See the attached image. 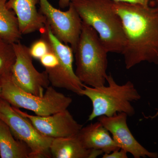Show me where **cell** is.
<instances>
[{
  "label": "cell",
  "mask_w": 158,
  "mask_h": 158,
  "mask_svg": "<svg viewBox=\"0 0 158 158\" xmlns=\"http://www.w3.org/2000/svg\"><path fill=\"white\" fill-rule=\"evenodd\" d=\"M125 37L121 54L127 69L143 62L158 64V4L153 6L113 2Z\"/></svg>",
  "instance_id": "cell-1"
},
{
  "label": "cell",
  "mask_w": 158,
  "mask_h": 158,
  "mask_svg": "<svg viewBox=\"0 0 158 158\" xmlns=\"http://www.w3.org/2000/svg\"><path fill=\"white\" fill-rule=\"evenodd\" d=\"M73 6L83 22L98 34L108 52L121 54L125 37L121 19L111 0H72Z\"/></svg>",
  "instance_id": "cell-2"
},
{
  "label": "cell",
  "mask_w": 158,
  "mask_h": 158,
  "mask_svg": "<svg viewBox=\"0 0 158 158\" xmlns=\"http://www.w3.org/2000/svg\"><path fill=\"white\" fill-rule=\"evenodd\" d=\"M108 53L96 31L82 21L81 31L74 54L75 72L83 84L92 87L105 85L108 75Z\"/></svg>",
  "instance_id": "cell-3"
},
{
  "label": "cell",
  "mask_w": 158,
  "mask_h": 158,
  "mask_svg": "<svg viewBox=\"0 0 158 158\" xmlns=\"http://www.w3.org/2000/svg\"><path fill=\"white\" fill-rule=\"evenodd\" d=\"M106 81L108 86L92 87L84 85L81 91L80 95L87 97L92 102L93 108L88 121L117 113H125L128 116L135 115V108L131 103L139 100L141 96L132 82L128 81L124 85H118L111 74Z\"/></svg>",
  "instance_id": "cell-4"
},
{
  "label": "cell",
  "mask_w": 158,
  "mask_h": 158,
  "mask_svg": "<svg viewBox=\"0 0 158 158\" xmlns=\"http://www.w3.org/2000/svg\"><path fill=\"white\" fill-rule=\"evenodd\" d=\"M1 98L14 107L30 110L37 116H50L66 110L73 102L70 97L57 91L52 86L46 89L43 96L27 93L15 83L11 74L1 77Z\"/></svg>",
  "instance_id": "cell-5"
},
{
  "label": "cell",
  "mask_w": 158,
  "mask_h": 158,
  "mask_svg": "<svg viewBox=\"0 0 158 158\" xmlns=\"http://www.w3.org/2000/svg\"><path fill=\"white\" fill-rule=\"evenodd\" d=\"M0 119L8 126L13 135L31 149V158H50V147L53 138L43 135L27 118L14 107L0 98Z\"/></svg>",
  "instance_id": "cell-6"
},
{
  "label": "cell",
  "mask_w": 158,
  "mask_h": 158,
  "mask_svg": "<svg viewBox=\"0 0 158 158\" xmlns=\"http://www.w3.org/2000/svg\"><path fill=\"white\" fill-rule=\"evenodd\" d=\"M40 32L58 58V65L52 69L45 71L50 84L54 88H63L80 95L84 84L79 80L74 70L73 49L54 35L47 22L44 29Z\"/></svg>",
  "instance_id": "cell-7"
},
{
  "label": "cell",
  "mask_w": 158,
  "mask_h": 158,
  "mask_svg": "<svg viewBox=\"0 0 158 158\" xmlns=\"http://www.w3.org/2000/svg\"><path fill=\"white\" fill-rule=\"evenodd\" d=\"M40 12L45 17L54 35L61 42L70 46L74 53L81 31L82 21L70 3L68 10L61 11L48 0H39Z\"/></svg>",
  "instance_id": "cell-8"
},
{
  "label": "cell",
  "mask_w": 158,
  "mask_h": 158,
  "mask_svg": "<svg viewBox=\"0 0 158 158\" xmlns=\"http://www.w3.org/2000/svg\"><path fill=\"white\" fill-rule=\"evenodd\" d=\"M12 45L16 56L11 71L12 80L24 91L43 96L44 89L50 84L46 72H40L34 67L29 48L20 41Z\"/></svg>",
  "instance_id": "cell-9"
},
{
  "label": "cell",
  "mask_w": 158,
  "mask_h": 158,
  "mask_svg": "<svg viewBox=\"0 0 158 158\" xmlns=\"http://www.w3.org/2000/svg\"><path fill=\"white\" fill-rule=\"evenodd\" d=\"M14 108L22 116L27 118L39 132L53 139L76 135L83 127L67 109L50 116H39L30 115Z\"/></svg>",
  "instance_id": "cell-10"
},
{
  "label": "cell",
  "mask_w": 158,
  "mask_h": 158,
  "mask_svg": "<svg viewBox=\"0 0 158 158\" xmlns=\"http://www.w3.org/2000/svg\"><path fill=\"white\" fill-rule=\"evenodd\" d=\"M128 116L125 113H117L112 116H99L98 120L109 131L118 147L134 158H158V153L149 152L134 137L128 126Z\"/></svg>",
  "instance_id": "cell-11"
},
{
  "label": "cell",
  "mask_w": 158,
  "mask_h": 158,
  "mask_svg": "<svg viewBox=\"0 0 158 158\" xmlns=\"http://www.w3.org/2000/svg\"><path fill=\"white\" fill-rule=\"evenodd\" d=\"M38 3L39 0H7L6 6L15 13L22 35L41 32L45 27L46 19L37 11Z\"/></svg>",
  "instance_id": "cell-12"
},
{
  "label": "cell",
  "mask_w": 158,
  "mask_h": 158,
  "mask_svg": "<svg viewBox=\"0 0 158 158\" xmlns=\"http://www.w3.org/2000/svg\"><path fill=\"white\" fill-rule=\"evenodd\" d=\"M77 136L83 146L88 149L110 153L120 149L109 131L98 121L82 127Z\"/></svg>",
  "instance_id": "cell-13"
},
{
  "label": "cell",
  "mask_w": 158,
  "mask_h": 158,
  "mask_svg": "<svg viewBox=\"0 0 158 158\" xmlns=\"http://www.w3.org/2000/svg\"><path fill=\"white\" fill-rule=\"evenodd\" d=\"M52 158H96L103 152L85 148L77 135L64 138H54L50 147Z\"/></svg>",
  "instance_id": "cell-14"
},
{
  "label": "cell",
  "mask_w": 158,
  "mask_h": 158,
  "mask_svg": "<svg viewBox=\"0 0 158 158\" xmlns=\"http://www.w3.org/2000/svg\"><path fill=\"white\" fill-rule=\"evenodd\" d=\"M31 150L13 135L8 126L0 119V157L31 158Z\"/></svg>",
  "instance_id": "cell-15"
},
{
  "label": "cell",
  "mask_w": 158,
  "mask_h": 158,
  "mask_svg": "<svg viewBox=\"0 0 158 158\" xmlns=\"http://www.w3.org/2000/svg\"><path fill=\"white\" fill-rule=\"evenodd\" d=\"M7 0H0V36L5 42L13 44L19 41L20 32L17 18L6 6Z\"/></svg>",
  "instance_id": "cell-16"
},
{
  "label": "cell",
  "mask_w": 158,
  "mask_h": 158,
  "mask_svg": "<svg viewBox=\"0 0 158 158\" xmlns=\"http://www.w3.org/2000/svg\"><path fill=\"white\" fill-rule=\"evenodd\" d=\"M16 59L13 45L4 41L0 44V77L11 74Z\"/></svg>",
  "instance_id": "cell-17"
},
{
  "label": "cell",
  "mask_w": 158,
  "mask_h": 158,
  "mask_svg": "<svg viewBox=\"0 0 158 158\" xmlns=\"http://www.w3.org/2000/svg\"><path fill=\"white\" fill-rule=\"evenodd\" d=\"M50 48L49 44L44 37L35 40L29 48V52L33 59L39 60L46 54Z\"/></svg>",
  "instance_id": "cell-18"
},
{
  "label": "cell",
  "mask_w": 158,
  "mask_h": 158,
  "mask_svg": "<svg viewBox=\"0 0 158 158\" xmlns=\"http://www.w3.org/2000/svg\"><path fill=\"white\" fill-rule=\"evenodd\" d=\"M114 2H120L137 4L144 6H153L158 4V0H111Z\"/></svg>",
  "instance_id": "cell-19"
},
{
  "label": "cell",
  "mask_w": 158,
  "mask_h": 158,
  "mask_svg": "<svg viewBox=\"0 0 158 158\" xmlns=\"http://www.w3.org/2000/svg\"><path fill=\"white\" fill-rule=\"evenodd\" d=\"M128 153L124 150L121 149L113 151L110 153H104L103 158H127Z\"/></svg>",
  "instance_id": "cell-20"
},
{
  "label": "cell",
  "mask_w": 158,
  "mask_h": 158,
  "mask_svg": "<svg viewBox=\"0 0 158 158\" xmlns=\"http://www.w3.org/2000/svg\"><path fill=\"white\" fill-rule=\"evenodd\" d=\"M72 0H59V7L62 9L69 7Z\"/></svg>",
  "instance_id": "cell-21"
},
{
  "label": "cell",
  "mask_w": 158,
  "mask_h": 158,
  "mask_svg": "<svg viewBox=\"0 0 158 158\" xmlns=\"http://www.w3.org/2000/svg\"><path fill=\"white\" fill-rule=\"evenodd\" d=\"M2 81H1V78L0 77V98H1V94L2 93Z\"/></svg>",
  "instance_id": "cell-22"
},
{
  "label": "cell",
  "mask_w": 158,
  "mask_h": 158,
  "mask_svg": "<svg viewBox=\"0 0 158 158\" xmlns=\"http://www.w3.org/2000/svg\"><path fill=\"white\" fill-rule=\"evenodd\" d=\"M4 41H5L3 40L1 36H0V44L2 43L3 42H4Z\"/></svg>",
  "instance_id": "cell-23"
},
{
  "label": "cell",
  "mask_w": 158,
  "mask_h": 158,
  "mask_svg": "<svg viewBox=\"0 0 158 158\" xmlns=\"http://www.w3.org/2000/svg\"><path fill=\"white\" fill-rule=\"evenodd\" d=\"M158 116V110L157 112L156 113V114H155V115H154V116H153L152 117V118H155V117H156V116Z\"/></svg>",
  "instance_id": "cell-24"
}]
</instances>
